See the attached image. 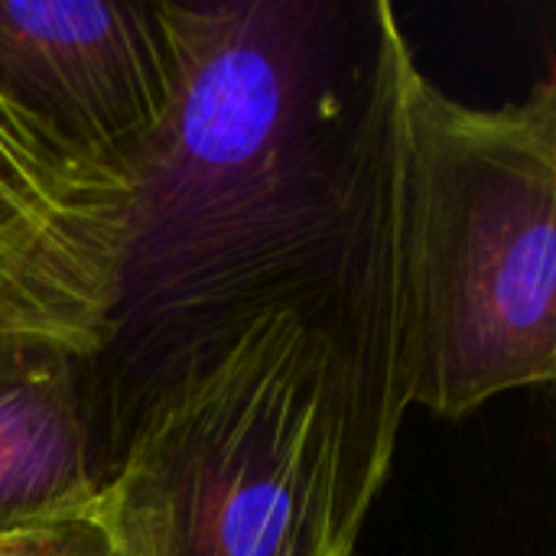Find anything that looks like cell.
<instances>
[{"mask_svg":"<svg viewBox=\"0 0 556 556\" xmlns=\"http://www.w3.org/2000/svg\"><path fill=\"white\" fill-rule=\"evenodd\" d=\"M176 104L130 169L114 336L127 397L208 332L355 270L394 212L410 42L384 0H169Z\"/></svg>","mask_w":556,"mask_h":556,"instance_id":"1","label":"cell"},{"mask_svg":"<svg viewBox=\"0 0 556 556\" xmlns=\"http://www.w3.org/2000/svg\"><path fill=\"white\" fill-rule=\"evenodd\" d=\"M407 407L391 212L355 270L143 378L94 525L111 556H355Z\"/></svg>","mask_w":556,"mask_h":556,"instance_id":"2","label":"cell"},{"mask_svg":"<svg viewBox=\"0 0 556 556\" xmlns=\"http://www.w3.org/2000/svg\"><path fill=\"white\" fill-rule=\"evenodd\" d=\"M397 349L410 407L463 420L556 375V78L518 104L440 91L414 49L394 140Z\"/></svg>","mask_w":556,"mask_h":556,"instance_id":"3","label":"cell"},{"mask_svg":"<svg viewBox=\"0 0 556 556\" xmlns=\"http://www.w3.org/2000/svg\"><path fill=\"white\" fill-rule=\"evenodd\" d=\"M130 182L0 94V336L104 355L114 336Z\"/></svg>","mask_w":556,"mask_h":556,"instance_id":"4","label":"cell"},{"mask_svg":"<svg viewBox=\"0 0 556 556\" xmlns=\"http://www.w3.org/2000/svg\"><path fill=\"white\" fill-rule=\"evenodd\" d=\"M179 81L169 0H0V94L127 182Z\"/></svg>","mask_w":556,"mask_h":556,"instance_id":"5","label":"cell"},{"mask_svg":"<svg viewBox=\"0 0 556 556\" xmlns=\"http://www.w3.org/2000/svg\"><path fill=\"white\" fill-rule=\"evenodd\" d=\"M121 437L117 394L98 352L0 336V534L94 518Z\"/></svg>","mask_w":556,"mask_h":556,"instance_id":"6","label":"cell"},{"mask_svg":"<svg viewBox=\"0 0 556 556\" xmlns=\"http://www.w3.org/2000/svg\"><path fill=\"white\" fill-rule=\"evenodd\" d=\"M0 556H111L94 518L0 534Z\"/></svg>","mask_w":556,"mask_h":556,"instance_id":"7","label":"cell"}]
</instances>
